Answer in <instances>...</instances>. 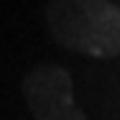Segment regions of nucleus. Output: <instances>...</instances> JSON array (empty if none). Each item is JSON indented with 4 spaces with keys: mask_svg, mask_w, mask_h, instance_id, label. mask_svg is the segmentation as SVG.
<instances>
[{
    "mask_svg": "<svg viewBox=\"0 0 120 120\" xmlns=\"http://www.w3.org/2000/svg\"><path fill=\"white\" fill-rule=\"evenodd\" d=\"M46 26L69 51L92 59L120 56V8L110 0H51Z\"/></svg>",
    "mask_w": 120,
    "mask_h": 120,
    "instance_id": "nucleus-1",
    "label": "nucleus"
},
{
    "mask_svg": "<svg viewBox=\"0 0 120 120\" xmlns=\"http://www.w3.org/2000/svg\"><path fill=\"white\" fill-rule=\"evenodd\" d=\"M33 120H87L72 95V74L59 64H38L21 82Z\"/></svg>",
    "mask_w": 120,
    "mask_h": 120,
    "instance_id": "nucleus-2",
    "label": "nucleus"
}]
</instances>
